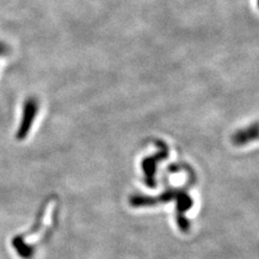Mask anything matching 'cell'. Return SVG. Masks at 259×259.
I'll return each instance as SVG.
<instances>
[{
    "label": "cell",
    "mask_w": 259,
    "mask_h": 259,
    "mask_svg": "<svg viewBox=\"0 0 259 259\" xmlns=\"http://www.w3.org/2000/svg\"><path fill=\"white\" fill-rule=\"evenodd\" d=\"M8 53V47L5 42L0 41V55H5Z\"/></svg>",
    "instance_id": "3"
},
{
    "label": "cell",
    "mask_w": 259,
    "mask_h": 259,
    "mask_svg": "<svg viewBox=\"0 0 259 259\" xmlns=\"http://www.w3.org/2000/svg\"><path fill=\"white\" fill-rule=\"evenodd\" d=\"M36 107L37 105L32 100H29L25 103V106H24V116L18 132L19 140H23V137H25V135L28 133L31 124V119L34 118L36 113Z\"/></svg>",
    "instance_id": "1"
},
{
    "label": "cell",
    "mask_w": 259,
    "mask_h": 259,
    "mask_svg": "<svg viewBox=\"0 0 259 259\" xmlns=\"http://www.w3.org/2000/svg\"><path fill=\"white\" fill-rule=\"evenodd\" d=\"M12 246L14 247L15 252L19 254L23 259H31L35 254L34 246L29 245L25 242L24 236H16L12 240Z\"/></svg>",
    "instance_id": "2"
}]
</instances>
